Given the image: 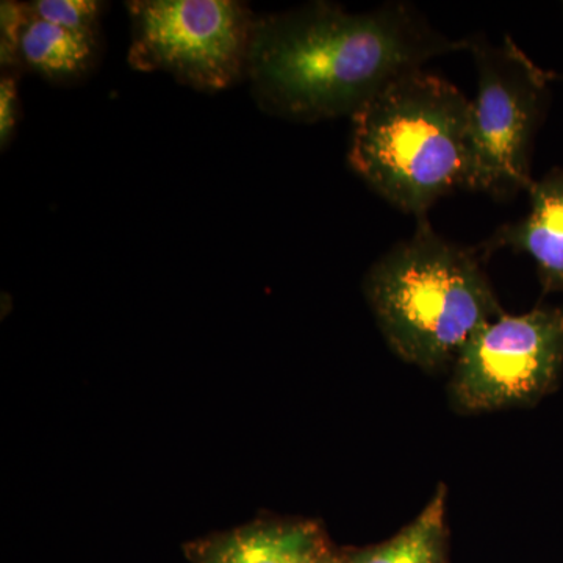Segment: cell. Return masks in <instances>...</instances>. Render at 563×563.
Segmentation results:
<instances>
[{
    "label": "cell",
    "mask_w": 563,
    "mask_h": 563,
    "mask_svg": "<svg viewBox=\"0 0 563 563\" xmlns=\"http://www.w3.org/2000/svg\"><path fill=\"white\" fill-rule=\"evenodd\" d=\"M461 51L468 40L435 31L409 2L366 13L310 2L257 18L246 81L266 114L312 124L351 118L396 77Z\"/></svg>",
    "instance_id": "cell-1"
},
{
    "label": "cell",
    "mask_w": 563,
    "mask_h": 563,
    "mask_svg": "<svg viewBox=\"0 0 563 563\" xmlns=\"http://www.w3.org/2000/svg\"><path fill=\"white\" fill-rule=\"evenodd\" d=\"M472 101L421 68L385 85L351 117L347 163L384 201L421 218L468 190Z\"/></svg>",
    "instance_id": "cell-2"
},
{
    "label": "cell",
    "mask_w": 563,
    "mask_h": 563,
    "mask_svg": "<svg viewBox=\"0 0 563 563\" xmlns=\"http://www.w3.org/2000/svg\"><path fill=\"white\" fill-rule=\"evenodd\" d=\"M363 290L391 350L426 372L454 362L474 333L504 313L479 251L448 242L428 217L374 263Z\"/></svg>",
    "instance_id": "cell-3"
},
{
    "label": "cell",
    "mask_w": 563,
    "mask_h": 563,
    "mask_svg": "<svg viewBox=\"0 0 563 563\" xmlns=\"http://www.w3.org/2000/svg\"><path fill=\"white\" fill-rule=\"evenodd\" d=\"M477 70L472 101V174L468 191L509 201L529 191L533 136L547 101V70L509 35L495 46L483 35L468 38Z\"/></svg>",
    "instance_id": "cell-4"
},
{
    "label": "cell",
    "mask_w": 563,
    "mask_h": 563,
    "mask_svg": "<svg viewBox=\"0 0 563 563\" xmlns=\"http://www.w3.org/2000/svg\"><path fill=\"white\" fill-rule=\"evenodd\" d=\"M129 65L203 92L247 79L257 18L235 0H133Z\"/></svg>",
    "instance_id": "cell-5"
},
{
    "label": "cell",
    "mask_w": 563,
    "mask_h": 563,
    "mask_svg": "<svg viewBox=\"0 0 563 563\" xmlns=\"http://www.w3.org/2000/svg\"><path fill=\"white\" fill-rule=\"evenodd\" d=\"M563 368V309L507 314L474 333L454 361L451 398L466 413L532 406Z\"/></svg>",
    "instance_id": "cell-6"
},
{
    "label": "cell",
    "mask_w": 563,
    "mask_h": 563,
    "mask_svg": "<svg viewBox=\"0 0 563 563\" xmlns=\"http://www.w3.org/2000/svg\"><path fill=\"white\" fill-rule=\"evenodd\" d=\"M531 209L517 222H507L476 247L490 255L509 247L532 258L543 290L563 291V169L555 168L529 188Z\"/></svg>",
    "instance_id": "cell-7"
},
{
    "label": "cell",
    "mask_w": 563,
    "mask_h": 563,
    "mask_svg": "<svg viewBox=\"0 0 563 563\" xmlns=\"http://www.w3.org/2000/svg\"><path fill=\"white\" fill-rule=\"evenodd\" d=\"M195 563H322L331 558L314 523H254L191 547Z\"/></svg>",
    "instance_id": "cell-8"
},
{
    "label": "cell",
    "mask_w": 563,
    "mask_h": 563,
    "mask_svg": "<svg viewBox=\"0 0 563 563\" xmlns=\"http://www.w3.org/2000/svg\"><path fill=\"white\" fill-rule=\"evenodd\" d=\"M99 51V32L68 31L31 13L21 36L20 63L52 84H70L90 73Z\"/></svg>",
    "instance_id": "cell-9"
},
{
    "label": "cell",
    "mask_w": 563,
    "mask_h": 563,
    "mask_svg": "<svg viewBox=\"0 0 563 563\" xmlns=\"http://www.w3.org/2000/svg\"><path fill=\"white\" fill-rule=\"evenodd\" d=\"M446 488L440 485L412 523L387 542L340 559V563H446Z\"/></svg>",
    "instance_id": "cell-10"
},
{
    "label": "cell",
    "mask_w": 563,
    "mask_h": 563,
    "mask_svg": "<svg viewBox=\"0 0 563 563\" xmlns=\"http://www.w3.org/2000/svg\"><path fill=\"white\" fill-rule=\"evenodd\" d=\"M27 5L38 20L76 32H99L106 9V3L98 0H35Z\"/></svg>",
    "instance_id": "cell-11"
},
{
    "label": "cell",
    "mask_w": 563,
    "mask_h": 563,
    "mask_svg": "<svg viewBox=\"0 0 563 563\" xmlns=\"http://www.w3.org/2000/svg\"><path fill=\"white\" fill-rule=\"evenodd\" d=\"M29 18L31 11L27 3L13 0H3L0 3V65L3 73L21 68V36Z\"/></svg>",
    "instance_id": "cell-12"
},
{
    "label": "cell",
    "mask_w": 563,
    "mask_h": 563,
    "mask_svg": "<svg viewBox=\"0 0 563 563\" xmlns=\"http://www.w3.org/2000/svg\"><path fill=\"white\" fill-rule=\"evenodd\" d=\"M20 110L18 77L14 70H7L0 80V144H2V150L9 146L13 139L14 129L20 120Z\"/></svg>",
    "instance_id": "cell-13"
},
{
    "label": "cell",
    "mask_w": 563,
    "mask_h": 563,
    "mask_svg": "<svg viewBox=\"0 0 563 563\" xmlns=\"http://www.w3.org/2000/svg\"><path fill=\"white\" fill-rule=\"evenodd\" d=\"M547 77H548V80H563V76H559V74H554V73H548V70H547Z\"/></svg>",
    "instance_id": "cell-14"
},
{
    "label": "cell",
    "mask_w": 563,
    "mask_h": 563,
    "mask_svg": "<svg viewBox=\"0 0 563 563\" xmlns=\"http://www.w3.org/2000/svg\"><path fill=\"white\" fill-rule=\"evenodd\" d=\"M322 563H340V559L333 558V555H331V558L325 559V561Z\"/></svg>",
    "instance_id": "cell-15"
}]
</instances>
